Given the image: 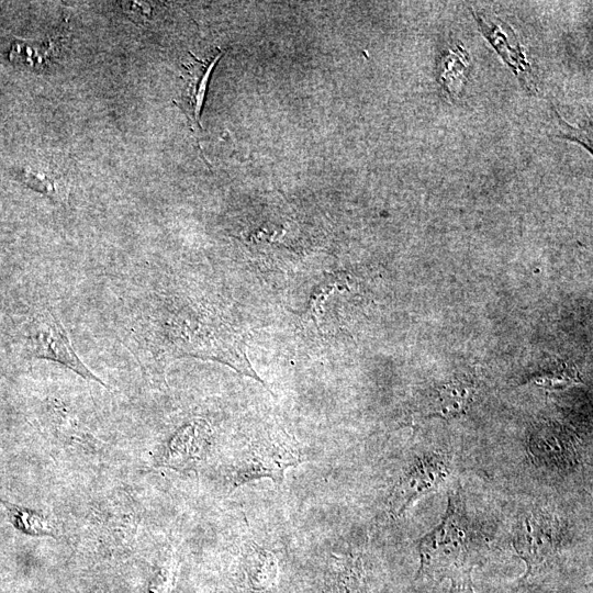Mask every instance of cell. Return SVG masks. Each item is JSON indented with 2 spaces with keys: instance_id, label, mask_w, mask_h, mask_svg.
Wrapping results in <instances>:
<instances>
[{
  "instance_id": "e0dca14e",
  "label": "cell",
  "mask_w": 593,
  "mask_h": 593,
  "mask_svg": "<svg viewBox=\"0 0 593 593\" xmlns=\"http://www.w3.org/2000/svg\"><path fill=\"white\" fill-rule=\"evenodd\" d=\"M533 379L537 385L554 389L564 388L579 382L577 374L573 373L572 369L565 368H558L551 372H544Z\"/></svg>"
},
{
  "instance_id": "2e32d148",
  "label": "cell",
  "mask_w": 593,
  "mask_h": 593,
  "mask_svg": "<svg viewBox=\"0 0 593 593\" xmlns=\"http://www.w3.org/2000/svg\"><path fill=\"white\" fill-rule=\"evenodd\" d=\"M18 177L22 183L51 199L58 201L65 197V177L55 167H24Z\"/></svg>"
},
{
  "instance_id": "277c9868",
  "label": "cell",
  "mask_w": 593,
  "mask_h": 593,
  "mask_svg": "<svg viewBox=\"0 0 593 593\" xmlns=\"http://www.w3.org/2000/svg\"><path fill=\"white\" fill-rule=\"evenodd\" d=\"M186 355L205 358L230 366L243 376H248L266 386L254 371L248 355L243 333L223 322L207 324L181 344Z\"/></svg>"
},
{
  "instance_id": "ba28073f",
  "label": "cell",
  "mask_w": 593,
  "mask_h": 593,
  "mask_svg": "<svg viewBox=\"0 0 593 593\" xmlns=\"http://www.w3.org/2000/svg\"><path fill=\"white\" fill-rule=\"evenodd\" d=\"M220 49L212 52L205 60L194 57V61L185 64L186 73L183 76L184 86L181 96L175 104L182 109L189 121V126L196 134L201 132V111L205 104L208 84L216 64L222 58Z\"/></svg>"
},
{
  "instance_id": "7c38bea8",
  "label": "cell",
  "mask_w": 593,
  "mask_h": 593,
  "mask_svg": "<svg viewBox=\"0 0 593 593\" xmlns=\"http://www.w3.org/2000/svg\"><path fill=\"white\" fill-rule=\"evenodd\" d=\"M471 69L469 55L461 44L447 50L441 60L438 80L452 99L460 96Z\"/></svg>"
},
{
  "instance_id": "5bb4252c",
  "label": "cell",
  "mask_w": 593,
  "mask_h": 593,
  "mask_svg": "<svg viewBox=\"0 0 593 593\" xmlns=\"http://www.w3.org/2000/svg\"><path fill=\"white\" fill-rule=\"evenodd\" d=\"M0 503L7 511L9 522L20 533L33 537L57 536L52 519L42 511L20 507L2 499Z\"/></svg>"
},
{
  "instance_id": "8992f818",
  "label": "cell",
  "mask_w": 593,
  "mask_h": 593,
  "mask_svg": "<svg viewBox=\"0 0 593 593\" xmlns=\"http://www.w3.org/2000/svg\"><path fill=\"white\" fill-rule=\"evenodd\" d=\"M31 353L38 358L60 363L89 382L107 387L76 354L69 334L51 310H44L33 319L29 334Z\"/></svg>"
},
{
  "instance_id": "5b68a950",
  "label": "cell",
  "mask_w": 593,
  "mask_h": 593,
  "mask_svg": "<svg viewBox=\"0 0 593 593\" xmlns=\"http://www.w3.org/2000/svg\"><path fill=\"white\" fill-rule=\"evenodd\" d=\"M452 473L451 458L447 454L431 452L413 458L388 499L394 517L404 514L417 500L438 490Z\"/></svg>"
},
{
  "instance_id": "9c48e42d",
  "label": "cell",
  "mask_w": 593,
  "mask_h": 593,
  "mask_svg": "<svg viewBox=\"0 0 593 593\" xmlns=\"http://www.w3.org/2000/svg\"><path fill=\"white\" fill-rule=\"evenodd\" d=\"M476 395L473 382L455 378L431 391L424 399L421 413L424 417L445 420L462 417L472 408Z\"/></svg>"
},
{
  "instance_id": "ac0fdd59",
  "label": "cell",
  "mask_w": 593,
  "mask_h": 593,
  "mask_svg": "<svg viewBox=\"0 0 593 593\" xmlns=\"http://www.w3.org/2000/svg\"><path fill=\"white\" fill-rule=\"evenodd\" d=\"M557 117H558L559 125H561V127H562L561 129L563 131L562 138H566V139L581 143L584 145V147H586L588 150H590L588 148V144H591V142L588 141L587 134L581 130H577L573 127H570L569 125H567V123L565 121L562 120L561 117H559V116H557Z\"/></svg>"
},
{
  "instance_id": "52a82bcc",
  "label": "cell",
  "mask_w": 593,
  "mask_h": 593,
  "mask_svg": "<svg viewBox=\"0 0 593 593\" xmlns=\"http://www.w3.org/2000/svg\"><path fill=\"white\" fill-rule=\"evenodd\" d=\"M530 453L535 463L559 472L572 471L581 460L572 434L553 427H543L532 434Z\"/></svg>"
},
{
  "instance_id": "6da1fadb",
  "label": "cell",
  "mask_w": 593,
  "mask_h": 593,
  "mask_svg": "<svg viewBox=\"0 0 593 593\" xmlns=\"http://www.w3.org/2000/svg\"><path fill=\"white\" fill-rule=\"evenodd\" d=\"M490 545L485 524L468 510L462 491L455 487L441 523L420 540L419 575L447 579L454 590L473 592V570L484 563Z\"/></svg>"
},
{
  "instance_id": "9a60e30c",
  "label": "cell",
  "mask_w": 593,
  "mask_h": 593,
  "mask_svg": "<svg viewBox=\"0 0 593 593\" xmlns=\"http://www.w3.org/2000/svg\"><path fill=\"white\" fill-rule=\"evenodd\" d=\"M328 593H372L366 583L360 559H339L333 565Z\"/></svg>"
},
{
  "instance_id": "7a4b0ae2",
  "label": "cell",
  "mask_w": 593,
  "mask_h": 593,
  "mask_svg": "<svg viewBox=\"0 0 593 593\" xmlns=\"http://www.w3.org/2000/svg\"><path fill=\"white\" fill-rule=\"evenodd\" d=\"M567 540V527L554 512L534 509L518 520L513 530L514 551L527 564L524 578L540 573L554 562Z\"/></svg>"
},
{
  "instance_id": "30bf717a",
  "label": "cell",
  "mask_w": 593,
  "mask_h": 593,
  "mask_svg": "<svg viewBox=\"0 0 593 593\" xmlns=\"http://www.w3.org/2000/svg\"><path fill=\"white\" fill-rule=\"evenodd\" d=\"M474 17L485 37L494 46L503 61L518 76L522 85L531 89L535 85L532 67L527 61V55H525L516 33L500 20L487 21L475 13Z\"/></svg>"
},
{
  "instance_id": "4fadbf2b",
  "label": "cell",
  "mask_w": 593,
  "mask_h": 593,
  "mask_svg": "<svg viewBox=\"0 0 593 593\" xmlns=\"http://www.w3.org/2000/svg\"><path fill=\"white\" fill-rule=\"evenodd\" d=\"M245 573L248 576L250 586L255 590L270 589L277 578V562L271 552L250 544L245 558Z\"/></svg>"
},
{
  "instance_id": "8fae6325",
  "label": "cell",
  "mask_w": 593,
  "mask_h": 593,
  "mask_svg": "<svg viewBox=\"0 0 593 593\" xmlns=\"http://www.w3.org/2000/svg\"><path fill=\"white\" fill-rule=\"evenodd\" d=\"M210 432L204 422L189 424L177 432L164 456L167 466L177 469L192 467L208 450Z\"/></svg>"
},
{
  "instance_id": "3957f363",
  "label": "cell",
  "mask_w": 593,
  "mask_h": 593,
  "mask_svg": "<svg viewBox=\"0 0 593 593\" xmlns=\"http://www.w3.org/2000/svg\"><path fill=\"white\" fill-rule=\"evenodd\" d=\"M304 462L298 446L286 440H267L253 444L239 454L233 463L232 489L262 478H270L282 484L288 468Z\"/></svg>"
}]
</instances>
